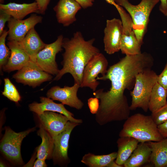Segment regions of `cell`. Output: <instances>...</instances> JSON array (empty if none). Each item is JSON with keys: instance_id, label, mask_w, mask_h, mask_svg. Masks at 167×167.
Masks as SVG:
<instances>
[{"instance_id": "cell-27", "label": "cell", "mask_w": 167, "mask_h": 167, "mask_svg": "<svg viewBox=\"0 0 167 167\" xmlns=\"http://www.w3.org/2000/svg\"><path fill=\"white\" fill-rule=\"evenodd\" d=\"M8 32L4 30L0 35V68L2 71L3 67L6 64L11 55L10 49L6 45L5 41Z\"/></svg>"}, {"instance_id": "cell-16", "label": "cell", "mask_w": 167, "mask_h": 167, "mask_svg": "<svg viewBox=\"0 0 167 167\" xmlns=\"http://www.w3.org/2000/svg\"><path fill=\"white\" fill-rule=\"evenodd\" d=\"M7 45L11 52V55L2 70L9 72L19 70L31 61L29 55L20 45L19 42L8 41Z\"/></svg>"}, {"instance_id": "cell-4", "label": "cell", "mask_w": 167, "mask_h": 167, "mask_svg": "<svg viewBox=\"0 0 167 167\" xmlns=\"http://www.w3.org/2000/svg\"><path fill=\"white\" fill-rule=\"evenodd\" d=\"M158 76L151 68L137 75L133 90L130 92L132 97L131 110L141 108L145 112H147L151 94L153 87L157 82Z\"/></svg>"}, {"instance_id": "cell-3", "label": "cell", "mask_w": 167, "mask_h": 167, "mask_svg": "<svg viewBox=\"0 0 167 167\" xmlns=\"http://www.w3.org/2000/svg\"><path fill=\"white\" fill-rule=\"evenodd\" d=\"M118 5L124 8L131 16L133 23V29L140 44L147 31L151 13L160 0H141L137 5H134L128 0H114Z\"/></svg>"}, {"instance_id": "cell-14", "label": "cell", "mask_w": 167, "mask_h": 167, "mask_svg": "<svg viewBox=\"0 0 167 167\" xmlns=\"http://www.w3.org/2000/svg\"><path fill=\"white\" fill-rule=\"evenodd\" d=\"M81 8L80 4L74 0H59L53 10L58 22L67 27L76 21V14Z\"/></svg>"}, {"instance_id": "cell-24", "label": "cell", "mask_w": 167, "mask_h": 167, "mask_svg": "<svg viewBox=\"0 0 167 167\" xmlns=\"http://www.w3.org/2000/svg\"><path fill=\"white\" fill-rule=\"evenodd\" d=\"M117 156V152L102 155L88 153L83 156L81 162L89 167H107L111 162L116 159Z\"/></svg>"}, {"instance_id": "cell-11", "label": "cell", "mask_w": 167, "mask_h": 167, "mask_svg": "<svg viewBox=\"0 0 167 167\" xmlns=\"http://www.w3.org/2000/svg\"><path fill=\"white\" fill-rule=\"evenodd\" d=\"M80 87L79 84L75 83L71 87L65 86L61 88L56 86L48 90L46 95L47 97L58 101L64 105L80 110L84 106V103L77 96Z\"/></svg>"}, {"instance_id": "cell-17", "label": "cell", "mask_w": 167, "mask_h": 167, "mask_svg": "<svg viewBox=\"0 0 167 167\" xmlns=\"http://www.w3.org/2000/svg\"><path fill=\"white\" fill-rule=\"evenodd\" d=\"M41 103L34 102L30 104L28 107L30 110L39 115L46 111L57 112L67 117L70 121L79 124H82L83 120L81 119L75 118L74 114L67 110L64 105L58 104L53 101L52 99L43 96L40 97Z\"/></svg>"}, {"instance_id": "cell-36", "label": "cell", "mask_w": 167, "mask_h": 167, "mask_svg": "<svg viewBox=\"0 0 167 167\" xmlns=\"http://www.w3.org/2000/svg\"><path fill=\"white\" fill-rule=\"evenodd\" d=\"M33 166L34 167H45L47 165L45 163V160L38 159L35 161Z\"/></svg>"}, {"instance_id": "cell-7", "label": "cell", "mask_w": 167, "mask_h": 167, "mask_svg": "<svg viewBox=\"0 0 167 167\" xmlns=\"http://www.w3.org/2000/svg\"><path fill=\"white\" fill-rule=\"evenodd\" d=\"M108 62L102 53H99L94 56L85 66L83 75L80 87H88L93 92L100 84L96 78L99 74L104 75L107 73Z\"/></svg>"}, {"instance_id": "cell-9", "label": "cell", "mask_w": 167, "mask_h": 167, "mask_svg": "<svg viewBox=\"0 0 167 167\" xmlns=\"http://www.w3.org/2000/svg\"><path fill=\"white\" fill-rule=\"evenodd\" d=\"M13 78L18 83L34 88L44 82L50 81L53 77L41 69L36 62L31 61L18 70Z\"/></svg>"}, {"instance_id": "cell-19", "label": "cell", "mask_w": 167, "mask_h": 167, "mask_svg": "<svg viewBox=\"0 0 167 167\" xmlns=\"http://www.w3.org/2000/svg\"><path fill=\"white\" fill-rule=\"evenodd\" d=\"M0 10L18 19H23L30 13H39V8L36 1L30 3L10 2L5 4H0Z\"/></svg>"}, {"instance_id": "cell-26", "label": "cell", "mask_w": 167, "mask_h": 167, "mask_svg": "<svg viewBox=\"0 0 167 167\" xmlns=\"http://www.w3.org/2000/svg\"><path fill=\"white\" fill-rule=\"evenodd\" d=\"M4 88L2 94L11 101L18 103L21 97L16 88L9 79H4Z\"/></svg>"}, {"instance_id": "cell-32", "label": "cell", "mask_w": 167, "mask_h": 167, "mask_svg": "<svg viewBox=\"0 0 167 167\" xmlns=\"http://www.w3.org/2000/svg\"><path fill=\"white\" fill-rule=\"evenodd\" d=\"M50 0H35L38 8L39 13L44 14Z\"/></svg>"}, {"instance_id": "cell-38", "label": "cell", "mask_w": 167, "mask_h": 167, "mask_svg": "<svg viewBox=\"0 0 167 167\" xmlns=\"http://www.w3.org/2000/svg\"><path fill=\"white\" fill-rule=\"evenodd\" d=\"M106 2L112 5H113L115 7L117 5V4L115 2L114 0H105Z\"/></svg>"}, {"instance_id": "cell-33", "label": "cell", "mask_w": 167, "mask_h": 167, "mask_svg": "<svg viewBox=\"0 0 167 167\" xmlns=\"http://www.w3.org/2000/svg\"><path fill=\"white\" fill-rule=\"evenodd\" d=\"M158 131L164 138H167V121L157 126Z\"/></svg>"}, {"instance_id": "cell-23", "label": "cell", "mask_w": 167, "mask_h": 167, "mask_svg": "<svg viewBox=\"0 0 167 167\" xmlns=\"http://www.w3.org/2000/svg\"><path fill=\"white\" fill-rule=\"evenodd\" d=\"M37 134L41 138L42 141L37 149L38 159L45 160L52 159L54 150V140L48 132L39 125Z\"/></svg>"}, {"instance_id": "cell-18", "label": "cell", "mask_w": 167, "mask_h": 167, "mask_svg": "<svg viewBox=\"0 0 167 167\" xmlns=\"http://www.w3.org/2000/svg\"><path fill=\"white\" fill-rule=\"evenodd\" d=\"M19 43L31 61L36 62L37 54L47 44L41 40L34 27L31 29L23 40Z\"/></svg>"}, {"instance_id": "cell-40", "label": "cell", "mask_w": 167, "mask_h": 167, "mask_svg": "<svg viewBox=\"0 0 167 167\" xmlns=\"http://www.w3.org/2000/svg\"><path fill=\"white\" fill-rule=\"evenodd\" d=\"M166 167H167V166H166Z\"/></svg>"}, {"instance_id": "cell-21", "label": "cell", "mask_w": 167, "mask_h": 167, "mask_svg": "<svg viewBox=\"0 0 167 167\" xmlns=\"http://www.w3.org/2000/svg\"><path fill=\"white\" fill-rule=\"evenodd\" d=\"M139 141L131 137H120L117 141L118 151L115 162L118 164L123 165L137 147Z\"/></svg>"}, {"instance_id": "cell-29", "label": "cell", "mask_w": 167, "mask_h": 167, "mask_svg": "<svg viewBox=\"0 0 167 167\" xmlns=\"http://www.w3.org/2000/svg\"><path fill=\"white\" fill-rule=\"evenodd\" d=\"M88 104L91 113L96 114L99 107V99L96 97H91L88 100Z\"/></svg>"}, {"instance_id": "cell-37", "label": "cell", "mask_w": 167, "mask_h": 167, "mask_svg": "<svg viewBox=\"0 0 167 167\" xmlns=\"http://www.w3.org/2000/svg\"><path fill=\"white\" fill-rule=\"evenodd\" d=\"M123 165H121L118 164L115 161H113L111 162L108 165L107 167H122Z\"/></svg>"}, {"instance_id": "cell-20", "label": "cell", "mask_w": 167, "mask_h": 167, "mask_svg": "<svg viewBox=\"0 0 167 167\" xmlns=\"http://www.w3.org/2000/svg\"><path fill=\"white\" fill-rule=\"evenodd\" d=\"M152 149L148 142L140 143L123 165L124 167H139L150 162Z\"/></svg>"}, {"instance_id": "cell-13", "label": "cell", "mask_w": 167, "mask_h": 167, "mask_svg": "<svg viewBox=\"0 0 167 167\" xmlns=\"http://www.w3.org/2000/svg\"><path fill=\"white\" fill-rule=\"evenodd\" d=\"M42 17L35 14L24 19H18L11 17L8 22L7 40L21 41L29 31L37 24L41 23Z\"/></svg>"}, {"instance_id": "cell-35", "label": "cell", "mask_w": 167, "mask_h": 167, "mask_svg": "<svg viewBox=\"0 0 167 167\" xmlns=\"http://www.w3.org/2000/svg\"><path fill=\"white\" fill-rule=\"evenodd\" d=\"M161 4L159 7L160 11L165 16H167V0H160Z\"/></svg>"}, {"instance_id": "cell-6", "label": "cell", "mask_w": 167, "mask_h": 167, "mask_svg": "<svg viewBox=\"0 0 167 167\" xmlns=\"http://www.w3.org/2000/svg\"><path fill=\"white\" fill-rule=\"evenodd\" d=\"M117 9L122 22L123 32L120 49L122 54L131 55L141 53V45L138 41L133 29V23L129 15L123 8L118 5Z\"/></svg>"}, {"instance_id": "cell-22", "label": "cell", "mask_w": 167, "mask_h": 167, "mask_svg": "<svg viewBox=\"0 0 167 167\" xmlns=\"http://www.w3.org/2000/svg\"><path fill=\"white\" fill-rule=\"evenodd\" d=\"M152 149L150 162L155 167L167 165V138L158 141L148 142Z\"/></svg>"}, {"instance_id": "cell-25", "label": "cell", "mask_w": 167, "mask_h": 167, "mask_svg": "<svg viewBox=\"0 0 167 167\" xmlns=\"http://www.w3.org/2000/svg\"><path fill=\"white\" fill-rule=\"evenodd\" d=\"M167 90L157 82L152 89L148 103V109L154 113L167 104Z\"/></svg>"}, {"instance_id": "cell-31", "label": "cell", "mask_w": 167, "mask_h": 167, "mask_svg": "<svg viewBox=\"0 0 167 167\" xmlns=\"http://www.w3.org/2000/svg\"><path fill=\"white\" fill-rule=\"evenodd\" d=\"M11 17L9 15L0 10V35L4 30L6 22L9 21Z\"/></svg>"}, {"instance_id": "cell-5", "label": "cell", "mask_w": 167, "mask_h": 167, "mask_svg": "<svg viewBox=\"0 0 167 167\" xmlns=\"http://www.w3.org/2000/svg\"><path fill=\"white\" fill-rule=\"evenodd\" d=\"M35 130V128H33L17 133L9 127H5V133L1 141L0 150L6 158L13 164H23L20 151L22 142L27 135Z\"/></svg>"}, {"instance_id": "cell-12", "label": "cell", "mask_w": 167, "mask_h": 167, "mask_svg": "<svg viewBox=\"0 0 167 167\" xmlns=\"http://www.w3.org/2000/svg\"><path fill=\"white\" fill-rule=\"evenodd\" d=\"M123 32L121 20L115 18L107 19L104 29V50L112 54L120 50V45Z\"/></svg>"}, {"instance_id": "cell-8", "label": "cell", "mask_w": 167, "mask_h": 167, "mask_svg": "<svg viewBox=\"0 0 167 167\" xmlns=\"http://www.w3.org/2000/svg\"><path fill=\"white\" fill-rule=\"evenodd\" d=\"M63 37L58 36L56 40L45 47L37 54L36 63L44 71L52 75H56L59 70L56 61L57 54L62 50Z\"/></svg>"}, {"instance_id": "cell-1", "label": "cell", "mask_w": 167, "mask_h": 167, "mask_svg": "<svg viewBox=\"0 0 167 167\" xmlns=\"http://www.w3.org/2000/svg\"><path fill=\"white\" fill-rule=\"evenodd\" d=\"M95 38L85 40L81 32L77 31L70 39L64 38L62 47L65 50L62 54L63 67L53 80L57 81L67 73L72 76L75 83L80 86L84 68L91 59L100 52L93 45Z\"/></svg>"}, {"instance_id": "cell-34", "label": "cell", "mask_w": 167, "mask_h": 167, "mask_svg": "<svg viewBox=\"0 0 167 167\" xmlns=\"http://www.w3.org/2000/svg\"><path fill=\"white\" fill-rule=\"evenodd\" d=\"M78 2L84 9L92 6L93 5L94 0H74Z\"/></svg>"}, {"instance_id": "cell-2", "label": "cell", "mask_w": 167, "mask_h": 167, "mask_svg": "<svg viewBox=\"0 0 167 167\" xmlns=\"http://www.w3.org/2000/svg\"><path fill=\"white\" fill-rule=\"evenodd\" d=\"M119 135L133 137L139 143L158 142L164 139L151 116L140 113H135L126 120Z\"/></svg>"}, {"instance_id": "cell-15", "label": "cell", "mask_w": 167, "mask_h": 167, "mask_svg": "<svg viewBox=\"0 0 167 167\" xmlns=\"http://www.w3.org/2000/svg\"><path fill=\"white\" fill-rule=\"evenodd\" d=\"M40 124L54 139L65 128L68 118L61 113L46 111L38 115Z\"/></svg>"}, {"instance_id": "cell-10", "label": "cell", "mask_w": 167, "mask_h": 167, "mask_svg": "<svg viewBox=\"0 0 167 167\" xmlns=\"http://www.w3.org/2000/svg\"><path fill=\"white\" fill-rule=\"evenodd\" d=\"M80 124L69 121L63 130L54 139L52 158L54 164L66 166L69 163L68 151L70 136L74 128Z\"/></svg>"}, {"instance_id": "cell-30", "label": "cell", "mask_w": 167, "mask_h": 167, "mask_svg": "<svg viewBox=\"0 0 167 167\" xmlns=\"http://www.w3.org/2000/svg\"><path fill=\"white\" fill-rule=\"evenodd\" d=\"M157 82L167 90V62L163 70L158 76Z\"/></svg>"}, {"instance_id": "cell-39", "label": "cell", "mask_w": 167, "mask_h": 167, "mask_svg": "<svg viewBox=\"0 0 167 167\" xmlns=\"http://www.w3.org/2000/svg\"><path fill=\"white\" fill-rule=\"evenodd\" d=\"M0 4H3V3L4 2V0H0Z\"/></svg>"}, {"instance_id": "cell-28", "label": "cell", "mask_w": 167, "mask_h": 167, "mask_svg": "<svg viewBox=\"0 0 167 167\" xmlns=\"http://www.w3.org/2000/svg\"><path fill=\"white\" fill-rule=\"evenodd\" d=\"M151 116L157 126L167 121V104L152 113Z\"/></svg>"}]
</instances>
